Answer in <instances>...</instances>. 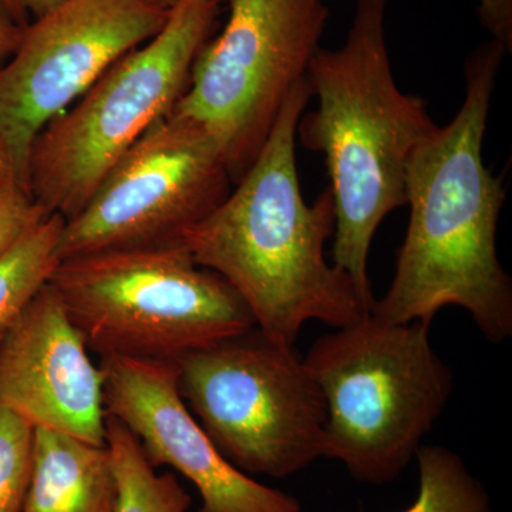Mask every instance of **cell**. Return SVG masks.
<instances>
[{
    "instance_id": "obj_1",
    "label": "cell",
    "mask_w": 512,
    "mask_h": 512,
    "mask_svg": "<svg viewBox=\"0 0 512 512\" xmlns=\"http://www.w3.org/2000/svg\"><path fill=\"white\" fill-rule=\"evenodd\" d=\"M507 53L491 39L467 57L460 110L410 161L409 228L392 284L372 309L384 322L430 326L437 313L456 306L488 342L511 338L512 281L497 249L505 190L483 158L491 99Z\"/></svg>"
},
{
    "instance_id": "obj_2",
    "label": "cell",
    "mask_w": 512,
    "mask_h": 512,
    "mask_svg": "<svg viewBox=\"0 0 512 512\" xmlns=\"http://www.w3.org/2000/svg\"><path fill=\"white\" fill-rule=\"evenodd\" d=\"M312 90L308 77L286 97L254 164L227 198L178 239L195 264L224 278L269 339L295 346L303 326L338 329L372 312L375 298L326 261L335 231L329 187L308 204L296 168V130Z\"/></svg>"
},
{
    "instance_id": "obj_3",
    "label": "cell",
    "mask_w": 512,
    "mask_h": 512,
    "mask_svg": "<svg viewBox=\"0 0 512 512\" xmlns=\"http://www.w3.org/2000/svg\"><path fill=\"white\" fill-rule=\"evenodd\" d=\"M389 0H355L345 43L319 47L308 77L318 109L301 117L303 146L325 157L335 205L332 262L375 298L369 255L377 228L407 202V173L436 131L426 103L394 80L386 42Z\"/></svg>"
},
{
    "instance_id": "obj_4",
    "label": "cell",
    "mask_w": 512,
    "mask_h": 512,
    "mask_svg": "<svg viewBox=\"0 0 512 512\" xmlns=\"http://www.w3.org/2000/svg\"><path fill=\"white\" fill-rule=\"evenodd\" d=\"M303 359L325 399V458L360 483L402 476L453 394V370L421 322L370 312L316 340Z\"/></svg>"
},
{
    "instance_id": "obj_5",
    "label": "cell",
    "mask_w": 512,
    "mask_h": 512,
    "mask_svg": "<svg viewBox=\"0 0 512 512\" xmlns=\"http://www.w3.org/2000/svg\"><path fill=\"white\" fill-rule=\"evenodd\" d=\"M49 285L101 357L177 362L255 328L238 293L180 242L63 259Z\"/></svg>"
},
{
    "instance_id": "obj_6",
    "label": "cell",
    "mask_w": 512,
    "mask_h": 512,
    "mask_svg": "<svg viewBox=\"0 0 512 512\" xmlns=\"http://www.w3.org/2000/svg\"><path fill=\"white\" fill-rule=\"evenodd\" d=\"M220 3L181 0L153 39L117 60L37 134L28 164L36 204L64 221L83 210L117 161L183 96Z\"/></svg>"
},
{
    "instance_id": "obj_7",
    "label": "cell",
    "mask_w": 512,
    "mask_h": 512,
    "mask_svg": "<svg viewBox=\"0 0 512 512\" xmlns=\"http://www.w3.org/2000/svg\"><path fill=\"white\" fill-rule=\"evenodd\" d=\"M175 365L192 416L242 473L286 478L325 457V399L295 346L252 328Z\"/></svg>"
},
{
    "instance_id": "obj_8",
    "label": "cell",
    "mask_w": 512,
    "mask_h": 512,
    "mask_svg": "<svg viewBox=\"0 0 512 512\" xmlns=\"http://www.w3.org/2000/svg\"><path fill=\"white\" fill-rule=\"evenodd\" d=\"M227 25L208 40L173 109L204 128L232 184L254 164L286 97L308 73L329 20L325 0H229Z\"/></svg>"
},
{
    "instance_id": "obj_9",
    "label": "cell",
    "mask_w": 512,
    "mask_h": 512,
    "mask_svg": "<svg viewBox=\"0 0 512 512\" xmlns=\"http://www.w3.org/2000/svg\"><path fill=\"white\" fill-rule=\"evenodd\" d=\"M231 184L214 138L171 111L64 221L59 259L178 242L227 198Z\"/></svg>"
},
{
    "instance_id": "obj_10",
    "label": "cell",
    "mask_w": 512,
    "mask_h": 512,
    "mask_svg": "<svg viewBox=\"0 0 512 512\" xmlns=\"http://www.w3.org/2000/svg\"><path fill=\"white\" fill-rule=\"evenodd\" d=\"M170 12L148 0H62L26 26L0 67V138L23 190L29 194L37 134L117 60L153 39Z\"/></svg>"
},
{
    "instance_id": "obj_11",
    "label": "cell",
    "mask_w": 512,
    "mask_h": 512,
    "mask_svg": "<svg viewBox=\"0 0 512 512\" xmlns=\"http://www.w3.org/2000/svg\"><path fill=\"white\" fill-rule=\"evenodd\" d=\"M100 369L107 417L134 434L151 466L171 467L194 485L200 512H301L298 498L222 456L181 397L175 362L110 356Z\"/></svg>"
},
{
    "instance_id": "obj_12",
    "label": "cell",
    "mask_w": 512,
    "mask_h": 512,
    "mask_svg": "<svg viewBox=\"0 0 512 512\" xmlns=\"http://www.w3.org/2000/svg\"><path fill=\"white\" fill-rule=\"evenodd\" d=\"M49 284L0 338V406L35 429L106 444L103 373Z\"/></svg>"
},
{
    "instance_id": "obj_13",
    "label": "cell",
    "mask_w": 512,
    "mask_h": 512,
    "mask_svg": "<svg viewBox=\"0 0 512 512\" xmlns=\"http://www.w3.org/2000/svg\"><path fill=\"white\" fill-rule=\"evenodd\" d=\"M117 480L106 444L35 430V464L23 512H116Z\"/></svg>"
},
{
    "instance_id": "obj_14",
    "label": "cell",
    "mask_w": 512,
    "mask_h": 512,
    "mask_svg": "<svg viewBox=\"0 0 512 512\" xmlns=\"http://www.w3.org/2000/svg\"><path fill=\"white\" fill-rule=\"evenodd\" d=\"M64 220L49 214L0 255V338L59 265Z\"/></svg>"
},
{
    "instance_id": "obj_15",
    "label": "cell",
    "mask_w": 512,
    "mask_h": 512,
    "mask_svg": "<svg viewBox=\"0 0 512 512\" xmlns=\"http://www.w3.org/2000/svg\"><path fill=\"white\" fill-rule=\"evenodd\" d=\"M106 446L117 480L116 512H188L192 498L177 477L158 474L134 434L111 417Z\"/></svg>"
},
{
    "instance_id": "obj_16",
    "label": "cell",
    "mask_w": 512,
    "mask_h": 512,
    "mask_svg": "<svg viewBox=\"0 0 512 512\" xmlns=\"http://www.w3.org/2000/svg\"><path fill=\"white\" fill-rule=\"evenodd\" d=\"M419 494L402 512H493L490 494L460 454L423 444L416 454Z\"/></svg>"
},
{
    "instance_id": "obj_17",
    "label": "cell",
    "mask_w": 512,
    "mask_h": 512,
    "mask_svg": "<svg viewBox=\"0 0 512 512\" xmlns=\"http://www.w3.org/2000/svg\"><path fill=\"white\" fill-rule=\"evenodd\" d=\"M35 430L0 406V512H23L35 464Z\"/></svg>"
},
{
    "instance_id": "obj_18",
    "label": "cell",
    "mask_w": 512,
    "mask_h": 512,
    "mask_svg": "<svg viewBox=\"0 0 512 512\" xmlns=\"http://www.w3.org/2000/svg\"><path fill=\"white\" fill-rule=\"evenodd\" d=\"M46 215L49 212L18 184L0 187V255Z\"/></svg>"
},
{
    "instance_id": "obj_19",
    "label": "cell",
    "mask_w": 512,
    "mask_h": 512,
    "mask_svg": "<svg viewBox=\"0 0 512 512\" xmlns=\"http://www.w3.org/2000/svg\"><path fill=\"white\" fill-rule=\"evenodd\" d=\"M478 16L491 39L497 40L511 52L512 0H480Z\"/></svg>"
},
{
    "instance_id": "obj_20",
    "label": "cell",
    "mask_w": 512,
    "mask_h": 512,
    "mask_svg": "<svg viewBox=\"0 0 512 512\" xmlns=\"http://www.w3.org/2000/svg\"><path fill=\"white\" fill-rule=\"evenodd\" d=\"M60 2L62 0H0V18L26 28Z\"/></svg>"
},
{
    "instance_id": "obj_21",
    "label": "cell",
    "mask_w": 512,
    "mask_h": 512,
    "mask_svg": "<svg viewBox=\"0 0 512 512\" xmlns=\"http://www.w3.org/2000/svg\"><path fill=\"white\" fill-rule=\"evenodd\" d=\"M23 30L25 28L22 26L0 18V67L8 62L10 56L18 49Z\"/></svg>"
},
{
    "instance_id": "obj_22",
    "label": "cell",
    "mask_w": 512,
    "mask_h": 512,
    "mask_svg": "<svg viewBox=\"0 0 512 512\" xmlns=\"http://www.w3.org/2000/svg\"><path fill=\"white\" fill-rule=\"evenodd\" d=\"M9 184L19 185L18 177H16L15 165H13L8 148H6L5 143L0 138V187Z\"/></svg>"
},
{
    "instance_id": "obj_23",
    "label": "cell",
    "mask_w": 512,
    "mask_h": 512,
    "mask_svg": "<svg viewBox=\"0 0 512 512\" xmlns=\"http://www.w3.org/2000/svg\"><path fill=\"white\" fill-rule=\"evenodd\" d=\"M148 2L154 3V5L160 6L165 10H173L181 0H148Z\"/></svg>"
},
{
    "instance_id": "obj_24",
    "label": "cell",
    "mask_w": 512,
    "mask_h": 512,
    "mask_svg": "<svg viewBox=\"0 0 512 512\" xmlns=\"http://www.w3.org/2000/svg\"><path fill=\"white\" fill-rule=\"evenodd\" d=\"M217 2H222V0H217Z\"/></svg>"
}]
</instances>
